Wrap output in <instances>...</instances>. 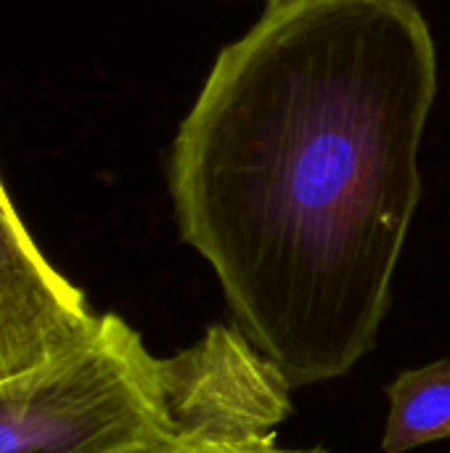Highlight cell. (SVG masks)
<instances>
[{
	"instance_id": "cell-1",
	"label": "cell",
	"mask_w": 450,
	"mask_h": 453,
	"mask_svg": "<svg viewBox=\"0 0 450 453\" xmlns=\"http://www.w3.org/2000/svg\"><path fill=\"white\" fill-rule=\"evenodd\" d=\"M435 96L416 0H268L175 133L178 231L233 326L294 388L345 377L377 348Z\"/></svg>"
},
{
	"instance_id": "cell-2",
	"label": "cell",
	"mask_w": 450,
	"mask_h": 453,
	"mask_svg": "<svg viewBox=\"0 0 450 453\" xmlns=\"http://www.w3.org/2000/svg\"><path fill=\"white\" fill-rule=\"evenodd\" d=\"M172 438L159 358L114 313L82 348L0 385V453H149Z\"/></svg>"
},
{
	"instance_id": "cell-3",
	"label": "cell",
	"mask_w": 450,
	"mask_h": 453,
	"mask_svg": "<svg viewBox=\"0 0 450 453\" xmlns=\"http://www.w3.org/2000/svg\"><path fill=\"white\" fill-rule=\"evenodd\" d=\"M159 372L175 435L265 438L292 414L294 385L236 326H210Z\"/></svg>"
},
{
	"instance_id": "cell-4",
	"label": "cell",
	"mask_w": 450,
	"mask_h": 453,
	"mask_svg": "<svg viewBox=\"0 0 450 453\" xmlns=\"http://www.w3.org/2000/svg\"><path fill=\"white\" fill-rule=\"evenodd\" d=\"M98 324L85 295L40 252L0 180V385L82 348Z\"/></svg>"
},
{
	"instance_id": "cell-5",
	"label": "cell",
	"mask_w": 450,
	"mask_h": 453,
	"mask_svg": "<svg viewBox=\"0 0 450 453\" xmlns=\"http://www.w3.org/2000/svg\"><path fill=\"white\" fill-rule=\"evenodd\" d=\"M382 451L408 453L450 438V358L400 372L387 385Z\"/></svg>"
},
{
	"instance_id": "cell-6",
	"label": "cell",
	"mask_w": 450,
	"mask_h": 453,
	"mask_svg": "<svg viewBox=\"0 0 450 453\" xmlns=\"http://www.w3.org/2000/svg\"><path fill=\"white\" fill-rule=\"evenodd\" d=\"M149 453H326V449H286L276 435L265 438H217V435H175Z\"/></svg>"
}]
</instances>
